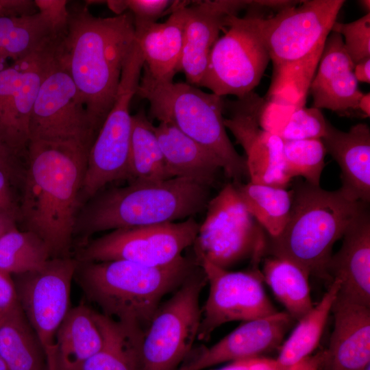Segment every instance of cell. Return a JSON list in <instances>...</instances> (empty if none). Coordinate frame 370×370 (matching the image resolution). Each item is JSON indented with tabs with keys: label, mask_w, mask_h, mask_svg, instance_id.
<instances>
[{
	"label": "cell",
	"mask_w": 370,
	"mask_h": 370,
	"mask_svg": "<svg viewBox=\"0 0 370 370\" xmlns=\"http://www.w3.org/2000/svg\"><path fill=\"white\" fill-rule=\"evenodd\" d=\"M0 370H8L5 362L0 356Z\"/></svg>",
	"instance_id": "f907efd6"
},
{
	"label": "cell",
	"mask_w": 370,
	"mask_h": 370,
	"mask_svg": "<svg viewBox=\"0 0 370 370\" xmlns=\"http://www.w3.org/2000/svg\"><path fill=\"white\" fill-rule=\"evenodd\" d=\"M17 154L18 153L10 148L0 136V169L12 175Z\"/></svg>",
	"instance_id": "ee69618b"
},
{
	"label": "cell",
	"mask_w": 370,
	"mask_h": 370,
	"mask_svg": "<svg viewBox=\"0 0 370 370\" xmlns=\"http://www.w3.org/2000/svg\"><path fill=\"white\" fill-rule=\"evenodd\" d=\"M51 257L47 245L32 231L14 226L0 237V270L10 275L40 270Z\"/></svg>",
	"instance_id": "d6a6232c"
},
{
	"label": "cell",
	"mask_w": 370,
	"mask_h": 370,
	"mask_svg": "<svg viewBox=\"0 0 370 370\" xmlns=\"http://www.w3.org/2000/svg\"><path fill=\"white\" fill-rule=\"evenodd\" d=\"M169 178H188L211 186L222 169L219 158L173 125L154 126Z\"/></svg>",
	"instance_id": "d4e9b609"
},
{
	"label": "cell",
	"mask_w": 370,
	"mask_h": 370,
	"mask_svg": "<svg viewBox=\"0 0 370 370\" xmlns=\"http://www.w3.org/2000/svg\"><path fill=\"white\" fill-rule=\"evenodd\" d=\"M326 153L321 139L284 141L283 156L286 175L290 180L301 176L307 183L319 186Z\"/></svg>",
	"instance_id": "836d02e7"
},
{
	"label": "cell",
	"mask_w": 370,
	"mask_h": 370,
	"mask_svg": "<svg viewBox=\"0 0 370 370\" xmlns=\"http://www.w3.org/2000/svg\"><path fill=\"white\" fill-rule=\"evenodd\" d=\"M31 55L0 69V120Z\"/></svg>",
	"instance_id": "f35d334b"
},
{
	"label": "cell",
	"mask_w": 370,
	"mask_h": 370,
	"mask_svg": "<svg viewBox=\"0 0 370 370\" xmlns=\"http://www.w3.org/2000/svg\"><path fill=\"white\" fill-rule=\"evenodd\" d=\"M328 122L321 109L304 106L292 112L278 136L284 141L321 139Z\"/></svg>",
	"instance_id": "e575fe53"
},
{
	"label": "cell",
	"mask_w": 370,
	"mask_h": 370,
	"mask_svg": "<svg viewBox=\"0 0 370 370\" xmlns=\"http://www.w3.org/2000/svg\"><path fill=\"white\" fill-rule=\"evenodd\" d=\"M132 136L127 180L131 182H157L168 179L164 158L154 125L140 110L132 116Z\"/></svg>",
	"instance_id": "1f68e13d"
},
{
	"label": "cell",
	"mask_w": 370,
	"mask_h": 370,
	"mask_svg": "<svg viewBox=\"0 0 370 370\" xmlns=\"http://www.w3.org/2000/svg\"><path fill=\"white\" fill-rule=\"evenodd\" d=\"M101 343L94 310L84 305L71 308L56 336V370H82Z\"/></svg>",
	"instance_id": "4316f807"
},
{
	"label": "cell",
	"mask_w": 370,
	"mask_h": 370,
	"mask_svg": "<svg viewBox=\"0 0 370 370\" xmlns=\"http://www.w3.org/2000/svg\"><path fill=\"white\" fill-rule=\"evenodd\" d=\"M203 269L209 295L203 310L197 339L207 340L220 325L270 316L278 310L268 298L258 267L247 271L220 268L204 258H195Z\"/></svg>",
	"instance_id": "5bb4252c"
},
{
	"label": "cell",
	"mask_w": 370,
	"mask_h": 370,
	"mask_svg": "<svg viewBox=\"0 0 370 370\" xmlns=\"http://www.w3.org/2000/svg\"><path fill=\"white\" fill-rule=\"evenodd\" d=\"M265 103L266 99L254 91L236 101H224V109L230 112L224 125L245 151L249 182L286 188L291 180L285 172L284 141L260 125Z\"/></svg>",
	"instance_id": "2e32d148"
},
{
	"label": "cell",
	"mask_w": 370,
	"mask_h": 370,
	"mask_svg": "<svg viewBox=\"0 0 370 370\" xmlns=\"http://www.w3.org/2000/svg\"><path fill=\"white\" fill-rule=\"evenodd\" d=\"M323 351L310 355L292 370H320Z\"/></svg>",
	"instance_id": "bcb514c9"
},
{
	"label": "cell",
	"mask_w": 370,
	"mask_h": 370,
	"mask_svg": "<svg viewBox=\"0 0 370 370\" xmlns=\"http://www.w3.org/2000/svg\"><path fill=\"white\" fill-rule=\"evenodd\" d=\"M207 284L199 267L161 304L144 332L143 370H177L197 339L201 319L199 296Z\"/></svg>",
	"instance_id": "30bf717a"
},
{
	"label": "cell",
	"mask_w": 370,
	"mask_h": 370,
	"mask_svg": "<svg viewBox=\"0 0 370 370\" xmlns=\"http://www.w3.org/2000/svg\"><path fill=\"white\" fill-rule=\"evenodd\" d=\"M199 224L186 221L114 230L87 243L81 249L82 262L116 260L158 267L171 263L193 245Z\"/></svg>",
	"instance_id": "7c38bea8"
},
{
	"label": "cell",
	"mask_w": 370,
	"mask_h": 370,
	"mask_svg": "<svg viewBox=\"0 0 370 370\" xmlns=\"http://www.w3.org/2000/svg\"><path fill=\"white\" fill-rule=\"evenodd\" d=\"M210 186L173 177L157 182H131L101 190L77 215L75 230L84 236L108 230L174 222L206 208Z\"/></svg>",
	"instance_id": "5b68a950"
},
{
	"label": "cell",
	"mask_w": 370,
	"mask_h": 370,
	"mask_svg": "<svg viewBox=\"0 0 370 370\" xmlns=\"http://www.w3.org/2000/svg\"><path fill=\"white\" fill-rule=\"evenodd\" d=\"M233 184L246 208L267 236H278L289 218L293 190L251 182Z\"/></svg>",
	"instance_id": "4dcf8cb0"
},
{
	"label": "cell",
	"mask_w": 370,
	"mask_h": 370,
	"mask_svg": "<svg viewBox=\"0 0 370 370\" xmlns=\"http://www.w3.org/2000/svg\"><path fill=\"white\" fill-rule=\"evenodd\" d=\"M206 208L193 244L195 258L227 270L246 259L258 266L266 254L267 236L246 208L234 184H226Z\"/></svg>",
	"instance_id": "52a82bcc"
},
{
	"label": "cell",
	"mask_w": 370,
	"mask_h": 370,
	"mask_svg": "<svg viewBox=\"0 0 370 370\" xmlns=\"http://www.w3.org/2000/svg\"><path fill=\"white\" fill-rule=\"evenodd\" d=\"M354 73L358 82L370 83V58H365L354 66Z\"/></svg>",
	"instance_id": "f6af8a7d"
},
{
	"label": "cell",
	"mask_w": 370,
	"mask_h": 370,
	"mask_svg": "<svg viewBox=\"0 0 370 370\" xmlns=\"http://www.w3.org/2000/svg\"><path fill=\"white\" fill-rule=\"evenodd\" d=\"M187 2L176 1L164 23L134 22L135 40L144 60L143 69L157 82H172L179 71Z\"/></svg>",
	"instance_id": "7402d4cb"
},
{
	"label": "cell",
	"mask_w": 370,
	"mask_h": 370,
	"mask_svg": "<svg viewBox=\"0 0 370 370\" xmlns=\"http://www.w3.org/2000/svg\"><path fill=\"white\" fill-rule=\"evenodd\" d=\"M89 148L70 142L30 140L20 213L52 258L69 257Z\"/></svg>",
	"instance_id": "7a4b0ae2"
},
{
	"label": "cell",
	"mask_w": 370,
	"mask_h": 370,
	"mask_svg": "<svg viewBox=\"0 0 370 370\" xmlns=\"http://www.w3.org/2000/svg\"><path fill=\"white\" fill-rule=\"evenodd\" d=\"M0 356L8 370H48L44 352L21 307L0 319Z\"/></svg>",
	"instance_id": "f546056e"
},
{
	"label": "cell",
	"mask_w": 370,
	"mask_h": 370,
	"mask_svg": "<svg viewBox=\"0 0 370 370\" xmlns=\"http://www.w3.org/2000/svg\"><path fill=\"white\" fill-rule=\"evenodd\" d=\"M198 267L195 258L181 256L158 267L122 260L83 262L76 272L86 297L102 314L145 331L162 298Z\"/></svg>",
	"instance_id": "3957f363"
},
{
	"label": "cell",
	"mask_w": 370,
	"mask_h": 370,
	"mask_svg": "<svg viewBox=\"0 0 370 370\" xmlns=\"http://www.w3.org/2000/svg\"><path fill=\"white\" fill-rule=\"evenodd\" d=\"M344 0H308L285 8L269 18L261 16L260 29L273 71L311 55L323 45Z\"/></svg>",
	"instance_id": "4fadbf2b"
},
{
	"label": "cell",
	"mask_w": 370,
	"mask_h": 370,
	"mask_svg": "<svg viewBox=\"0 0 370 370\" xmlns=\"http://www.w3.org/2000/svg\"><path fill=\"white\" fill-rule=\"evenodd\" d=\"M254 6L243 17L229 16L225 34L214 45L199 86L223 97L240 98L259 84L270 60Z\"/></svg>",
	"instance_id": "9c48e42d"
},
{
	"label": "cell",
	"mask_w": 370,
	"mask_h": 370,
	"mask_svg": "<svg viewBox=\"0 0 370 370\" xmlns=\"http://www.w3.org/2000/svg\"><path fill=\"white\" fill-rule=\"evenodd\" d=\"M295 320L286 312L244 321L210 347L201 349L177 370H203L241 359L260 357L278 348Z\"/></svg>",
	"instance_id": "ac0fdd59"
},
{
	"label": "cell",
	"mask_w": 370,
	"mask_h": 370,
	"mask_svg": "<svg viewBox=\"0 0 370 370\" xmlns=\"http://www.w3.org/2000/svg\"><path fill=\"white\" fill-rule=\"evenodd\" d=\"M21 307L11 275L0 270V319Z\"/></svg>",
	"instance_id": "ab89813d"
},
{
	"label": "cell",
	"mask_w": 370,
	"mask_h": 370,
	"mask_svg": "<svg viewBox=\"0 0 370 370\" xmlns=\"http://www.w3.org/2000/svg\"><path fill=\"white\" fill-rule=\"evenodd\" d=\"M334 328L320 370H362L370 365V307L336 297Z\"/></svg>",
	"instance_id": "ffe728a7"
},
{
	"label": "cell",
	"mask_w": 370,
	"mask_h": 370,
	"mask_svg": "<svg viewBox=\"0 0 370 370\" xmlns=\"http://www.w3.org/2000/svg\"><path fill=\"white\" fill-rule=\"evenodd\" d=\"M363 208L343 236L340 249L331 256L328 274L340 281L337 297L370 307V212Z\"/></svg>",
	"instance_id": "d6986e66"
},
{
	"label": "cell",
	"mask_w": 370,
	"mask_h": 370,
	"mask_svg": "<svg viewBox=\"0 0 370 370\" xmlns=\"http://www.w3.org/2000/svg\"><path fill=\"white\" fill-rule=\"evenodd\" d=\"M292 190L288 222L278 236H267L266 254L292 261L310 275L330 279L333 245L369 204L350 199L341 188L328 191L306 182Z\"/></svg>",
	"instance_id": "277c9868"
},
{
	"label": "cell",
	"mask_w": 370,
	"mask_h": 370,
	"mask_svg": "<svg viewBox=\"0 0 370 370\" xmlns=\"http://www.w3.org/2000/svg\"><path fill=\"white\" fill-rule=\"evenodd\" d=\"M255 1L207 0L186 7L183 47L179 65L187 83L199 86L206 71L210 51L229 16L249 8Z\"/></svg>",
	"instance_id": "e0dca14e"
},
{
	"label": "cell",
	"mask_w": 370,
	"mask_h": 370,
	"mask_svg": "<svg viewBox=\"0 0 370 370\" xmlns=\"http://www.w3.org/2000/svg\"><path fill=\"white\" fill-rule=\"evenodd\" d=\"M354 66L345 49L343 36L332 32L325 39L317 73L309 88L312 107L337 112L358 109L364 93L354 76Z\"/></svg>",
	"instance_id": "44dd1931"
},
{
	"label": "cell",
	"mask_w": 370,
	"mask_h": 370,
	"mask_svg": "<svg viewBox=\"0 0 370 370\" xmlns=\"http://www.w3.org/2000/svg\"><path fill=\"white\" fill-rule=\"evenodd\" d=\"M362 370H370V365H367L365 369Z\"/></svg>",
	"instance_id": "816d5d0a"
},
{
	"label": "cell",
	"mask_w": 370,
	"mask_h": 370,
	"mask_svg": "<svg viewBox=\"0 0 370 370\" xmlns=\"http://www.w3.org/2000/svg\"><path fill=\"white\" fill-rule=\"evenodd\" d=\"M69 10V23L56 38L54 56L74 82L96 138L115 101L135 42L134 17L130 12L97 17L78 4Z\"/></svg>",
	"instance_id": "6da1fadb"
},
{
	"label": "cell",
	"mask_w": 370,
	"mask_h": 370,
	"mask_svg": "<svg viewBox=\"0 0 370 370\" xmlns=\"http://www.w3.org/2000/svg\"><path fill=\"white\" fill-rule=\"evenodd\" d=\"M11 175L0 169V210L16 212V207L10 189Z\"/></svg>",
	"instance_id": "7bdbcfd3"
},
{
	"label": "cell",
	"mask_w": 370,
	"mask_h": 370,
	"mask_svg": "<svg viewBox=\"0 0 370 370\" xmlns=\"http://www.w3.org/2000/svg\"><path fill=\"white\" fill-rule=\"evenodd\" d=\"M362 5V8H364L367 13H369L370 10V1L369 0H362L359 1Z\"/></svg>",
	"instance_id": "681fc988"
},
{
	"label": "cell",
	"mask_w": 370,
	"mask_h": 370,
	"mask_svg": "<svg viewBox=\"0 0 370 370\" xmlns=\"http://www.w3.org/2000/svg\"><path fill=\"white\" fill-rule=\"evenodd\" d=\"M17 212L0 210V237L9 229L16 226Z\"/></svg>",
	"instance_id": "7dc6e473"
},
{
	"label": "cell",
	"mask_w": 370,
	"mask_h": 370,
	"mask_svg": "<svg viewBox=\"0 0 370 370\" xmlns=\"http://www.w3.org/2000/svg\"><path fill=\"white\" fill-rule=\"evenodd\" d=\"M215 370H278L275 359L263 356L232 361L228 365Z\"/></svg>",
	"instance_id": "60d3db41"
},
{
	"label": "cell",
	"mask_w": 370,
	"mask_h": 370,
	"mask_svg": "<svg viewBox=\"0 0 370 370\" xmlns=\"http://www.w3.org/2000/svg\"><path fill=\"white\" fill-rule=\"evenodd\" d=\"M56 38L32 53L0 120V136L19 153L27 151L29 121L41 83L54 58Z\"/></svg>",
	"instance_id": "603a6c76"
},
{
	"label": "cell",
	"mask_w": 370,
	"mask_h": 370,
	"mask_svg": "<svg viewBox=\"0 0 370 370\" xmlns=\"http://www.w3.org/2000/svg\"><path fill=\"white\" fill-rule=\"evenodd\" d=\"M95 139L87 110L78 90L69 73L54 56L32 108L29 141L76 143L90 149Z\"/></svg>",
	"instance_id": "9a60e30c"
},
{
	"label": "cell",
	"mask_w": 370,
	"mask_h": 370,
	"mask_svg": "<svg viewBox=\"0 0 370 370\" xmlns=\"http://www.w3.org/2000/svg\"><path fill=\"white\" fill-rule=\"evenodd\" d=\"M331 31L345 37V49L354 65L370 58V13L348 23L336 21Z\"/></svg>",
	"instance_id": "d590c367"
},
{
	"label": "cell",
	"mask_w": 370,
	"mask_h": 370,
	"mask_svg": "<svg viewBox=\"0 0 370 370\" xmlns=\"http://www.w3.org/2000/svg\"><path fill=\"white\" fill-rule=\"evenodd\" d=\"M34 3L54 36H58L66 30L69 20L68 1L34 0Z\"/></svg>",
	"instance_id": "74e56055"
},
{
	"label": "cell",
	"mask_w": 370,
	"mask_h": 370,
	"mask_svg": "<svg viewBox=\"0 0 370 370\" xmlns=\"http://www.w3.org/2000/svg\"><path fill=\"white\" fill-rule=\"evenodd\" d=\"M358 109L360 110L366 116H370V94H364L358 104Z\"/></svg>",
	"instance_id": "c3c4849f"
},
{
	"label": "cell",
	"mask_w": 370,
	"mask_h": 370,
	"mask_svg": "<svg viewBox=\"0 0 370 370\" xmlns=\"http://www.w3.org/2000/svg\"><path fill=\"white\" fill-rule=\"evenodd\" d=\"M136 95L148 101L151 117L174 125L212 152L233 183L249 177L245 158L238 153L226 132L222 97L188 83L157 82L145 71Z\"/></svg>",
	"instance_id": "8992f818"
},
{
	"label": "cell",
	"mask_w": 370,
	"mask_h": 370,
	"mask_svg": "<svg viewBox=\"0 0 370 370\" xmlns=\"http://www.w3.org/2000/svg\"><path fill=\"white\" fill-rule=\"evenodd\" d=\"M109 8L117 15L130 12L134 23H152L175 9V1L125 0L108 1Z\"/></svg>",
	"instance_id": "8d00e7d4"
},
{
	"label": "cell",
	"mask_w": 370,
	"mask_h": 370,
	"mask_svg": "<svg viewBox=\"0 0 370 370\" xmlns=\"http://www.w3.org/2000/svg\"><path fill=\"white\" fill-rule=\"evenodd\" d=\"M340 281L332 280L319 303L303 317L280 347L275 359L278 370H292L310 356L318 346L333 304Z\"/></svg>",
	"instance_id": "83f0119b"
},
{
	"label": "cell",
	"mask_w": 370,
	"mask_h": 370,
	"mask_svg": "<svg viewBox=\"0 0 370 370\" xmlns=\"http://www.w3.org/2000/svg\"><path fill=\"white\" fill-rule=\"evenodd\" d=\"M262 279L286 312L299 321L314 306L310 295V274L288 260L271 256L263 260Z\"/></svg>",
	"instance_id": "f1b7e54d"
},
{
	"label": "cell",
	"mask_w": 370,
	"mask_h": 370,
	"mask_svg": "<svg viewBox=\"0 0 370 370\" xmlns=\"http://www.w3.org/2000/svg\"><path fill=\"white\" fill-rule=\"evenodd\" d=\"M143 65L141 51L135 42L123 66L113 106L89 149L83 197L90 199L108 183L127 179L132 127L130 108Z\"/></svg>",
	"instance_id": "ba28073f"
},
{
	"label": "cell",
	"mask_w": 370,
	"mask_h": 370,
	"mask_svg": "<svg viewBox=\"0 0 370 370\" xmlns=\"http://www.w3.org/2000/svg\"><path fill=\"white\" fill-rule=\"evenodd\" d=\"M321 140L326 152L340 166L342 182L340 188L350 199L369 204V127L365 123H358L348 132H343L328 121Z\"/></svg>",
	"instance_id": "cb8c5ba5"
},
{
	"label": "cell",
	"mask_w": 370,
	"mask_h": 370,
	"mask_svg": "<svg viewBox=\"0 0 370 370\" xmlns=\"http://www.w3.org/2000/svg\"><path fill=\"white\" fill-rule=\"evenodd\" d=\"M38 12L32 0H0V16H20Z\"/></svg>",
	"instance_id": "b9f144b4"
},
{
	"label": "cell",
	"mask_w": 370,
	"mask_h": 370,
	"mask_svg": "<svg viewBox=\"0 0 370 370\" xmlns=\"http://www.w3.org/2000/svg\"><path fill=\"white\" fill-rule=\"evenodd\" d=\"M102 343L82 370H143L141 328L94 311Z\"/></svg>",
	"instance_id": "484cf974"
},
{
	"label": "cell",
	"mask_w": 370,
	"mask_h": 370,
	"mask_svg": "<svg viewBox=\"0 0 370 370\" xmlns=\"http://www.w3.org/2000/svg\"><path fill=\"white\" fill-rule=\"evenodd\" d=\"M78 262L52 258L40 270L19 275L16 288L21 308L44 352L47 369L56 368V341L70 310L73 278Z\"/></svg>",
	"instance_id": "8fae6325"
}]
</instances>
